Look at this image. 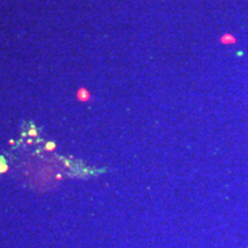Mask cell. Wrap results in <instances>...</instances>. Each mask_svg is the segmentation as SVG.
<instances>
[{"mask_svg":"<svg viewBox=\"0 0 248 248\" xmlns=\"http://www.w3.org/2000/svg\"><path fill=\"white\" fill-rule=\"evenodd\" d=\"M90 92H88L86 88H79L77 92V98L79 101H88V100H90Z\"/></svg>","mask_w":248,"mask_h":248,"instance_id":"cell-1","label":"cell"}]
</instances>
